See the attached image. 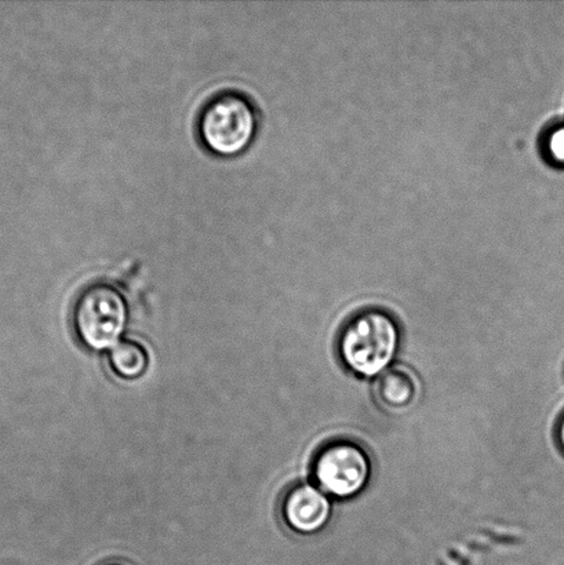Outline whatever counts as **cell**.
<instances>
[{
  "instance_id": "cell-2",
  "label": "cell",
  "mask_w": 564,
  "mask_h": 565,
  "mask_svg": "<svg viewBox=\"0 0 564 565\" xmlns=\"http://www.w3.org/2000/svg\"><path fill=\"white\" fill-rule=\"evenodd\" d=\"M259 109L247 93L225 88L214 93L199 109L196 136L201 146L214 157H241L256 141Z\"/></svg>"
},
{
  "instance_id": "cell-4",
  "label": "cell",
  "mask_w": 564,
  "mask_h": 565,
  "mask_svg": "<svg viewBox=\"0 0 564 565\" xmlns=\"http://www.w3.org/2000/svg\"><path fill=\"white\" fill-rule=\"evenodd\" d=\"M311 470L313 484L326 495L348 501L368 490L373 478V461L361 443L336 439L315 454Z\"/></svg>"
},
{
  "instance_id": "cell-3",
  "label": "cell",
  "mask_w": 564,
  "mask_h": 565,
  "mask_svg": "<svg viewBox=\"0 0 564 565\" xmlns=\"http://www.w3.org/2000/svg\"><path fill=\"white\" fill-rule=\"evenodd\" d=\"M130 320L129 302L114 282L97 280L83 287L72 309L77 340L93 352L118 345Z\"/></svg>"
},
{
  "instance_id": "cell-10",
  "label": "cell",
  "mask_w": 564,
  "mask_h": 565,
  "mask_svg": "<svg viewBox=\"0 0 564 565\" xmlns=\"http://www.w3.org/2000/svg\"><path fill=\"white\" fill-rule=\"evenodd\" d=\"M103 565H126L124 563H116V562H110V563H105Z\"/></svg>"
},
{
  "instance_id": "cell-9",
  "label": "cell",
  "mask_w": 564,
  "mask_h": 565,
  "mask_svg": "<svg viewBox=\"0 0 564 565\" xmlns=\"http://www.w3.org/2000/svg\"><path fill=\"white\" fill-rule=\"evenodd\" d=\"M555 440L557 447H560V450L564 456V412L562 413L560 419H557L555 426Z\"/></svg>"
},
{
  "instance_id": "cell-8",
  "label": "cell",
  "mask_w": 564,
  "mask_h": 565,
  "mask_svg": "<svg viewBox=\"0 0 564 565\" xmlns=\"http://www.w3.org/2000/svg\"><path fill=\"white\" fill-rule=\"evenodd\" d=\"M546 159L556 168H564V125H556L544 138Z\"/></svg>"
},
{
  "instance_id": "cell-6",
  "label": "cell",
  "mask_w": 564,
  "mask_h": 565,
  "mask_svg": "<svg viewBox=\"0 0 564 565\" xmlns=\"http://www.w3.org/2000/svg\"><path fill=\"white\" fill-rule=\"evenodd\" d=\"M373 393L375 403L385 413L406 414L422 398V382L411 369L394 365L375 380Z\"/></svg>"
},
{
  "instance_id": "cell-5",
  "label": "cell",
  "mask_w": 564,
  "mask_h": 565,
  "mask_svg": "<svg viewBox=\"0 0 564 565\" xmlns=\"http://www.w3.org/2000/svg\"><path fill=\"white\" fill-rule=\"evenodd\" d=\"M287 529L298 535H317L333 518V502L318 486L298 483L286 491L280 505Z\"/></svg>"
},
{
  "instance_id": "cell-7",
  "label": "cell",
  "mask_w": 564,
  "mask_h": 565,
  "mask_svg": "<svg viewBox=\"0 0 564 565\" xmlns=\"http://www.w3.org/2000/svg\"><path fill=\"white\" fill-rule=\"evenodd\" d=\"M109 365L121 380L132 381L146 375L149 367L147 349L136 341L121 340L108 353Z\"/></svg>"
},
{
  "instance_id": "cell-1",
  "label": "cell",
  "mask_w": 564,
  "mask_h": 565,
  "mask_svg": "<svg viewBox=\"0 0 564 565\" xmlns=\"http://www.w3.org/2000/svg\"><path fill=\"white\" fill-rule=\"evenodd\" d=\"M402 348L400 321L390 310H359L342 326L337 353L347 371L364 380H377L394 367Z\"/></svg>"
}]
</instances>
